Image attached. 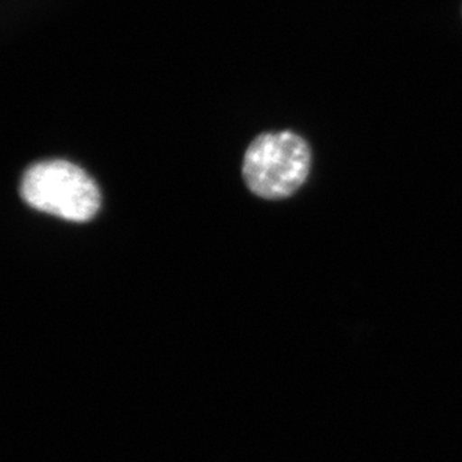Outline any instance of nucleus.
Returning <instances> with one entry per match:
<instances>
[{
  "label": "nucleus",
  "mask_w": 462,
  "mask_h": 462,
  "mask_svg": "<svg viewBox=\"0 0 462 462\" xmlns=\"http://www.w3.org/2000/svg\"><path fill=\"white\" fill-rule=\"evenodd\" d=\"M22 197L32 208L79 223L92 220L102 201L92 177L66 161L31 166L23 177Z\"/></svg>",
  "instance_id": "nucleus-1"
},
{
  "label": "nucleus",
  "mask_w": 462,
  "mask_h": 462,
  "mask_svg": "<svg viewBox=\"0 0 462 462\" xmlns=\"http://www.w3.org/2000/svg\"><path fill=\"white\" fill-rule=\"evenodd\" d=\"M311 152L292 132L263 134L245 152L243 175L250 192L263 199H284L306 183Z\"/></svg>",
  "instance_id": "nucleus-2"
}]
</instances>
